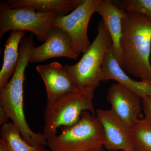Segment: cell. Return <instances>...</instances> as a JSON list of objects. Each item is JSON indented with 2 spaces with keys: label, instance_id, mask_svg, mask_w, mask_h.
I'll return each instance as SVG.
<instances>
[{
  "label": "cell",
  "instance_id": "6da1fadb",
  "mask_svg": "<svg viewBox=\"0 0 151 151\" xmlns=\"http://www.w3.org/2000/svg\"><path fill=\"white\" fill-rule=\"evenodd\" d=\"M127 13L122 21L120 41L122 68L142 81L151 82V22L137 14Z\"/></svg>",
  "mask_w": 151,
  "mask_h": 151
},
{
  "label": "cell",
  "instance_id": "7a4b0ae2",
  "mask_svg": "<svg viewBox=\"0 0 151 151\" xmlns=\"http://www.w3.org/2000/svg\"><path fill=\"white\" fill-rule=\"evenodd\" d=\"M33 48L28 42L21 44L18 64L9 83L0 90V105L7 113L12 122L20 132L22 137L30 145L47 146V141L43 134L35 133L30 128L24 111L23 84L24 72L29 63Z\"/></svg>",
  "mask_w": 151,
  "mask_h": 151
},
{
  "label": "cell",
  "instance_id": "3957f363",
  "mask_svg": "<svg viewBox=\"0 0 151 151\" xmlns=\"http://www.w3.org/2000/svg\"><path fill=\"white\" fill-rule=\"evenodd\" d=\"M94 89L92 87L78 88L46 105L42 134L47 141L50 137L57 134L58 128L76 124L84 111L96 115L93 104Z\"/></svg>",
  "mask_w": 151,
  "mask_h": 151
},
{
  "label": "cell",
  "instance_id": "277c9868",
  "mask_svg": "<svg viewBox=\"0 0 151 151\" xmlns=\"http://www.w3.org/2000/svg\"><path fill=\"white\" fill-rule=\"evenodd\" d=\"M60 134L50 137L47 145L51 151H94L104 145L103 127L96 115L84 111L76 124L61 127Z\"/></svg>",
  "mask_w": 151,
  "mask_h": 151
},
{
  "label": "cell",
  "instance_id": "5b68a950",
  "mask_svg": "<svg viewBox=\"0 0 151 151\" xmlns=\"http://www.w3.org/2000/svg\"><path fill=\"white\" fill-rule=\"evenodd\" d=\"M97 34L81 59L65 68L78 88H96L102 81L101 68L107 52L113 47L112 39L101 19L97 26Z\"/></svg>",
  "mask_w": 151,
  "mask_h": 151
},
{
  "label": "cell",
  "instance_id": "8992f818",
  "mask_svg": "<svg viewBox=\"0 0 151 151\" xmlns=\"http://www.w3.org/2000/svg\"><path fill=\"white\" fill-rule=\"evenodd\" d=\"M58 14L55 12L42 13L29 6L12 9L6 2H0V39L9 31H29L38 40L44 42L52 24Z\"/></svg>",
  "mask_w": 151,
  "mask_h": 151
},
{
  "label": "cell",
  "instance_id": "52a82bcc",
  "mask_svg": "<svg viewBox=\"0 0 151 151\" xmlns=\"http://www.w3.org/2000/svg\"><path fill=\"white\" fill-rule=\"evenodd\" d=\"M96 2L97 0H84L69 14H58L52 24V26L60 28L68 34L73 51L77 56L83 54L91 45L87 29L90 18L95 13Z\"/></svg>",
  "mask_w": 151,
  "mask_h": 151
},
{
  "label": "cell",
  "instance_id": "ba28073f",
  "mask_svg": "<svg viewBox=\"0 0 151 151\" xmlns=\"http://www.w3.org/2000/svg\"><path fill=\"white\" fill-rule=\"evenodd\" d=\"M96 116L104 132L103 147L111 151H134L131 128L111 109H97Z\"/></svg>",
  "mask_w": 151,
  "mask_h": 151
},
{
  "label": "cell",
  "instance_id": "9c48e42d",
  "mask_svg": "<svg viewBox=\"0 0 151 151\" xmlns=\"http://www.w3.org/2000/svg\"><path fill=\"white\" fill-rule=\"evenodd\" d=\"M107 100L111 111L132 129L143 110L142 97L116 83L108 88Z\"/></svg>",
  "mask_w": 151,
  "mask_h": 151
},
{
  "label": "cell",
  "instance_id": "30bf717a",
  "mask_svg": "<svg viewBox=\"0 0 151 151\" xmlns=\"http://www.w3.org/2000/svg\"><path fill=\"white\" fill-rule=\"evenodd\" d=\"M55 57L70 59L78 58L73 51L71 40L68 34L60 28L52 26L44 43L33 48L29 63H38Z\"/></svg>",
  "mask_w": 151,
  "mask_h": 151
},
{
  "label": "cell",
  "instance_id": "8fae6325",
  "mask_svg": "<svg viewBox=\"0 0 151 151\" xmlns=\"http://www.w3.org/2000/svg\"><path fill=\"white\" fill-rule=\"evenodd\" d=\"M43 80L47 95V105L78 88L68 72L65 65L59 62L37 65L36 67Z\"/></svg>",
  "mask_w": 151,
  "mask_h": 151
},
{
  "label": "cell",
  "instance_id": "7c38bea8",
  "mask_svg": "<svg viewBox=\"0 0 151 151\" xmlns=\"http://www.w3.org/2000/svg\"><path fill=\"white\" fill-rule=\"evenodd\" d=\"M95 12L102 17L112 39L114 56L122 67V56L120 41L122 34V21L128 13L114 4L111 0H97Z\"/></svg>",
  "mask_w": 151,
  "mask_h": 151
},
{
  "label": "cell",
  "instance_id": "4fadbf2b",
  "mask_svg": "<svg viewBox=\"0 0 151 151\" xmlns=\"http://www.w3.org/2000/svg\"><path fill=\"white\" fill-rule=\"evenodd\" d=\"M101 72L102 81L115 80L142 98L151 97V81H137L128 76L115 58L113 47L105 55Z\"/></svg>",
  "mask_w": 151,
  "mask_h": 151
},
{
  "label": "cell",
  "instance_id": "5bb4252c",
  "mask_svg": "<svg viewBox=\"0 0 151 151\" xmlns=\"http://www.w3.org/2000/svg\"><path fill=\"white\" fill-rule=\"evenodd\" d=\"M25 32L11 31L4 45V61L0 71V90L9 83L18 64L20 52L19 44L24 36Z\"/></svg>",
  "mask_w": 151,
  "mask_h": 151
},
{
  "label": "cell",
  "instance_id": "9a60e30c",
  "mask_svg": "<svg viewBox=\"0 0 151 151\" xmlns=\"http://www.w3.org/2000/svg\"><path fill=\"white\" fill-rule=\"evenodd\" d=\"M84 0H9L6 1L9 7L14 9L29 6L42 13L55 12L58 15H65L73 11Z\"/></svg>",
  "mask_w": 151,
  "mask_h": 151
},
{
  "label": "cell",
  "instance_id": "2e32d148",
  "mask_svg": "<svg viewBox=\"0 0 151 151\" xmlns=\"http://www.w3.org/2000/svg\"><path fill=\"white\" fill-rule=\"evenodd\" d=\"M9 151H48L45 145H30L22 137L20 132L12 122L2 126L1 139Z\"/></svg>",
  "mask_w": 151,
  "mask_h": 151
},
{
  "label": "cell",
  "instance_id": "e0dca14e",
  "mask_svg": "<svg viewBox=\"0 0 151 151\" xmlns=\"http://www.w3.org/2000/svg\"><path fill=\"white\" fill-rule=\"evenodd\" d=\"M134 151H151V124L139 119L131 129Z\"/></svg>",
  "mask_w": 151,
  "mask_h": 151
},
{
  "label": "cell",
  "instance_id": "ac0fdd59",
  "mask_svg": "<svg viewBox=\"0 0 151 151\" xmlns=\"http://www.w3.org/2000/svg\"><path fill=\"white\" fill-rule=\"evenodd\" d=\"M121 6L127 13L137 14L151 22V0H124Z\"/></svg>",
  "mask_w": 151,
  "mask_h": 151
},
{
  "label": "cell",
  "instance_id": "d6986e66",
  "mask_svg": "<svg viewBox=\"0 0 151 151\" xmlns=\"http://www.w3.org/2000/svg\"><path fill=\"white\" fill-rule=\"evenodd\" d=\"M143 111L145 116V119L151 124V97L142 98Z\"/></svg>",
  "mask_w": 151,
  "mask_h": 151
},
{
  "label": "cell",
  "instance_id": "ffe728a7",
  "mask_svg": "<svg viewBox=\"0 0 151 151\" xmlns=\"http://www.w3.org/2000/svg\"><path fill=\"white\" fill-rule=\"evenodd\" d=\"M10 119L9 117L4 109L0 105V125L2 126L8 123Z\"/></svg>",
  "mask_w": 151,
  "mask_h": 151
},
{
  "label": "cell",
  "instance_id": "44dd1931",
  "mask_svg": "<svg viewBox=\"0 0 151 151\" xmlns=\"http://www.w3.org/2000/svg\"><path fill=\"white\" fill-rule=\"evenodd\" d=\"M0 151H9L5 144L0 140Z\"/></svg>",
  "mask_w": 151,
  "mask_h": 151
},
{
  "label": "cell",
  "instance_id": "7402d4cb",
  "mask_svg": "<svg viewBox=\"0 0 151 151\" xmlns=\"http://www.w3.org/2000/svg\"><path fill=\"white\" fill-rule=\"evenodd\" d=\"M48 151H51L50 150H48ZM94 151H105L104 150V149H103V147L100 148L98 149V150H96Z\"/></svg>",
  "mask_w": 151,
  "mask_h": 151
}]
</instances>
